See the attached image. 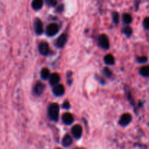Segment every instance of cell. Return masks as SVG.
Here are the masks:
<instances>
[{"label":"cell","mask_w":149,"mask_h":149,"mask_svg":"<svg viewBox=\"0 0 149 149\" xmlns=\"http://www.w3.org/2000/svg\"><path fill=\"white\" fill-rule=\"evenodd\" d=\"M60 108L58 103H52L48 108V113L51 119L53 121H58L59 116Z\"/></svg>","instance_id":"obj_1"},{"label":"cell","mask_w":149,"mask_h":149,"mask_svg":"<svg viewBox=\"0 0 149 149\" xmlns=\"http://www.w3.org/2000/svg\"><path fill=\"white\" fill-rule=\"evenodd\" d=\"M98 44L103 49H108L109 47V38L105 34H101L98 38Z\"/></svg>","instance_id":"obj_2"},{"label":"cell","mask_w":149,"mask_h":149,"mask_svg":"<svg viewBox=\"0 0 149 149\" xmlns=\"http://www.w3.org/2000/svg\"><path fill=\"white\" fill-rule=\"evenodd\" d=\"M58 32V26L55 23H51L47 26L46 30V33L48 36H54Z\"/></svg>","instance_id":"obj_3"},{"label":"cell","mask_w":149,"mask_h":149,"mask_svg":"<svg viewBox=\"0 0 149 149\" xmlns=\"http://www.w3.org/2000/svg\"><path fill=\"white\" fill-rule=\"evenodd\" d=\"M71 132H72V135H74V138L79 139V138H81V135H82V128L80 125H76L71 129Z\"/></svg>","instance_id":"obj_4"},{"label":"cell","mask_w":149,"mask_h":149,"mask_svg":"<svg viewBox=\"0 0 149 149\" xmlns=\"http://www.w3.org/2000/svg\"><path fill=\"white\" fill-rule=\"evenodd\" d=\"M67 39H68V36L65 33H63V34L61 35L57 39L56 42H55V46L57 47L61 48L65 45V44L66 43Z\"/></svg>","instance_id":"obj_5"},{"label":"cell","mask_w":149,"mask_h":149,"mask_svg":"<svg viewBox=\"0 0 149 149\" xmlns=\"http://www.w3.org/2000/svg\"><path fill=\"white\" fill-rule=\"evenodd\" d=\"M131 121H132V116L130 113H125L121 117L120 120H119V124L122 126L125 127L129 125Z\"/></svg>","instance_id":"obj_6"},{"label":"cell","mask_w":149,"mask_h":149,"mask_svg":"<svg viewBox=\"0 0 149 149\" xmlns=\"http://www.w3.org/2000/svg\"><path fill=\"white\" fill-rule=\"evenodd\" d=\"M39 50L40 53L43 55H47L49 53V45L46 42H42L39 45Z\"/></svg>","instance_id":"obj_7"},{"label":"cell","mask_w":149,"mask_h":149,"mask_svg":"<svg viewBox=\"0 0 149 149\" xmlns=\"http://www.w3.org/2000/svg\"><path fill=\"white\" fill-rule=\"evenodd\" d=\"M34 29L37 34H42L43 33V25L39 19H36L34 21Z\"/></svg>","instance_id":"obj_8"},{"label":"cell","mask_w":149,"mask_h":149,"mask_svg":"<svg viewBox=\"0 0 149 149\" xmlns=\"http://www.w3.org/2000/svg\"><path fill=\"white\" fill-rule=\"evenodd\" d=\"M53 93L57 96H61L63 95L64 92H65V89H64L63 85L62 84H57L53 88Z\"/></svg>","instance_id":"obj_9"},{"label":"cell","mask_w":149,"mask_h":149,"mask_svg":"<svg viewBox=\"0 0 149 149\" xmlns=\"http://www.w3.org/2000/svg\"><path fill=\"white\" fill-rule=\"evenodd\" d=\"M63 122L65 124V125H71L72 122H74V117L70 113H65L63 115Z\"/></svg>","instance_id":"obj_10"},{"label":"cell","mask_w":149,"mask_h":149,"mask_svg":"<svg viewBox=\"0 0 149 149\" xmlns=\"http://www.w3.org/2000/svg\"><path fill=\"white\" fill-rule=\"evenodd\" d=\"M60 81V76L58 74L54 73L51 75L50 78H49V84L52 86H55L59 83Z\"/></svg>","instance_id":"obj_11"},{"label":"cell","mask_w":149,"mask_h":149,"mask_svg":"<svg viewBox=\"0 0 149 149\" xmlns=\"http://www.w3.org/2000/svg\"><path fill=\"white\" fill-rule=\"evenodd\" d=\"M45 84H42V83L41 82H39L36 84V86H35L34 91L37 95H41L42 93H43L44 90H45Z\"/></svg>","instance_id":"obj_12"},{"label":"cell","mask_w":149,"mask_h":149,"mask_svg":"<svg viewBox=\"0 0 149 149\" xmlns=\"http://www.w3.org/2000/svg\"><path fill=\"white\" fill-rule=\"evenodd\" d=\"M42 6H43V0H33L32 1V7L34 10H39L42 8Z\"/></svg>","instance_id":"obj_13"},{"label":"cell","mask_w":149,"mask_h":149,"mask_svg":"<svg viewBox=\"0 0 149 149\" xmlns=\"http://www.w3.org/2000/svg\"><path fill=\"white\" fill-rule=\"evenodd\" d=\"M62 143L65 147L69 146H71V143H72V138H71L70 135H66L63 138Z\"/></svg>","instance_id":"obj_14"},{"label":"cell","mask_w":149,"mask_h":149,"mask_svg":"<svg viewBox=\"0 0 149 149\" xmlns=\"http://www.w3.org/2000/svg\"><path fill=\"white\" fill-rule=\"evenodd\" d=\"M104 61L106 64L108 65H113L114 63V57L111 54L106 55L104 58Z\"/></svg>","instance_id":"obj_15"},{"label":"cell","mask_w":149,"mask_h":149,"mask_svg":"<svg viewBox=\"0 0 149 149\" xmlns=\"http://www.w3.org/2000/svg\"><path fill=\"white\" fill-rule=\"evenodd\" d=\"M140 74L144 77H149V66H143L140 69Z\"/></svg>","instance_id":"obj_16"},{"label":"cell","mask_w":149,"mask_h":149,"mask_svg":"<svg viewBox=\"0 0 149 149\" xmlns=\"http://www.w3.org/2000/svg\"><path fill=\"white\" fill-rule=\"evenodd\" d=\"M41 77L43 79H47L49 77V71L47 68H44L41 71Z\"/></svg>","instance_id":"obj_17"},{"label":"cell","mask_w":149,"mask_h":149,"mask_svg":"<svg viewBox=\"0 0 149 149\" xmlns=\"http://www.w3.org/2000/svg\"><path fill=\"white\" fill-rule=\"evenodd\" d=\"M132 16L130 14H127V13H125L123 15V20L125 23H130L132 22Z\"/></svg>","instance_id":"obj_18"},{"label":"cell","mask_w":149,"mask_h":149,"mask_svg":"<svg viewBox=\"0 0 149 149\" xmlns=\"http://www.w3.org/2000/svg\"><path fill=\"white\" fill-rule=\"evenodd\" d=\"M125 31V33L128 36V37H130L132 33V30L130 27H126L125 29V31Z\"/></svg>","instance_id":"obj_19"},{"label":"cell","mask_w":149,"mask_h":149,"mask_svg":"<svg viewBox=\"0 0 149 149\" xmlns=\"http://www.w3.org/2000/svg\"><path fill=\"white\" fill-rule=\"evenodd\" d=\"M113 22H114L115 23H119V15L117 13H114L113 14Z\"/></svg>","instance_id":"obj_20"},{"label":"cell","mask_w":149,"mask_h":149,"mask_svg":"<svg viewBox=\"0 0 149 149\" xmlns=\"http://www.w3.org/2000/svg\"><path fill=\"white\" fill-rule=\"evenodd\" d=\"M137 61H138L139 63H146L147 61H148V58H146V57H138V58H137Z\"/></svg>","instance_id":"obj_21"},{"label":"cell","mask_w":149,"mask_h":149,"mask_svg":"<svg viewBox=\"0 0 149 149\" xmlns=\"http://www.w3.org/2000/svg\"><path fill=\"white\" fill-rule=\"evenodd\" d=\"M143 26L146 29L149 30V17L145 18V20L143 21Z\"/></svg>","instance_id":"obj_22"},{"label":"cell","mask_w":149,"mask_h":149,"mask_svg":"<svg viewBox=\"0 0 149 149\" xmlns=\"http://www.w3.org/2000/svg\"><path fill=\"white\" fill-rule=\"evenodd\" d=\"M103 74H104L105 75H106V77H111V74H112L111 71L110 70H109L108 68H104V70H103Z\"/></svg>","instance_id":"obj_23"},{"label":"cell","mask_w":149,"mask_h":149,"mask_svg":"<svg viewBox=\"0 0 149 149\" xmlns=\"http://www.w3.org/2000/svg\"><path fill=\"white\" fill-rule=\"evenodd\" d=\"M47 4H48L49 5L54 6L56 4V0H46Z\"/></svg>","instance_id":"obj_24"},{"label":"cell","mask_w":149,"mask_h":149,"mask_svg":"<svg viewBox=\"0 0 149 149\" xmlns=\"http://www.w3.org/2000/svg\"><path fill=\"white\" fill-rule=\"evenodd\" d=\"M63 107L64 109H69V108H70V104H69V102H68V101H65V103H63Z\"/></svg>","instance_id":"obj_25"}]
</instances>
